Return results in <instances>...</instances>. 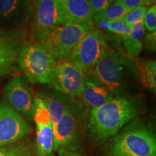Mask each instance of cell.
I'll use <instances>...</instances> for the list:
<instances>
[{"instance_id":"obj_1","label":"cell","mask_w":156,"mask_h":156,"mask_svg":"<svg viewBox=\"0 0 156 156\" xmlns=\"http://www.w3.org/2000/svg\"><path fill=\"white\" fill-rule=\"evenodd\" d=\"M142 103L136 99L116 97L90 109L86 129L91 144L101 145L116 135L124 126L142 114Z\"/></svg>"},{"instance_id":"obj_2","label":"cell","mask_w":156,"mask_h":156,"mask_svg":"<svg viewBox=\"0 0 156 156\" xmlns=\"http://www.w3.org/2000/svg\"><path fill=\"white\" fill-rule=\"evenodd\" d=\"M103 156H156V134L151 122L136 118L105 142Z\"/></svg>"},{"instance_id":"obj_3","label":"cell","mask_w":156,"mask_h":156,"mask_svg":"<svg viewBox=\"0 0 156 156\" xmlns=\"http://www.w3.org/2000/svg\"><path fill=\"white\" fill-rule=\"evenodd\" d=\"M86 110L77 99L53 126V151H77L81 145Z\"/></svg>"},{"instance_id":"obj_4","label":"cell","mask_w":156,"mask_h":156,"mask_svg":"<svg viewBox=\"0 0 156 156\" xmlns=\"http://www.w3.org/2000/svg\"><path fill=\"white\" fill-rule=\"evenodd\" d=\"M124 62L123 51H114L108 47L90 75L87 76L104 85L115 97H124L127 85Z\"/></svg>"},{"instance_id":"obj_5","label":"cell","mask_w":156,"mask_h":156,"mask_svg":"<svg viewBox=\"0 0 156 156\" xmlns=\"http://www.w3.org/2000/svg\"><path fill=\"white\" fill-rule=\"evenodd\" d=\"M58 63L44 46L37 44H26L18 57V64L30 83L50 84L54 66Z\"/></svg>"},{"instance_id":"obj_6","label":"cell","mask_w":156,"mask_h":156,"mask_svg":"<svg viewBox=\"0 0 156 156\" xmlns=\"http://www.w3.org/2000/svg\"><path fill=\"white\" fill-rule=\"evenodd\" d=\"M91 28L76 23L59 25L50 30L37 44L44 46L58 62L66 61L76 45Z\"/></svg>"},{"instance_id":"obj_7","label":"cell","mask_w":156,"mask_h":156,"mask_svg":"<svg viewBox=\"0 0 156 156\" xmlns=\"http://www.w3.org/2000/svg\"><path fill=\"white\" fill-rule=\"evenodd\" d=\"M31 4L30 31L36 43L55 27L70 23L58 0H32Z\"/></svg>"},{"instance_id":"obj_8","label":"cell","mask_w":156,"mask_h":156,"mask_svg":"<svg viewBox=\"0 0 156 156\" xmlns=\"http://www.w3.org/2000/svg\"><path fill=\"white\" fill-rule=\"evenodd\" d=\"M108 48L106 39L100 31L91 28L72 51L66 61L89 75Z\"/></svg>"},{"instance_id":"obj_9","label":"cell","mask_w":156,"mask_h":156,"mask_svg":"<svg viewBox=\"0 0 156 156\" xmlns=\"http://www.w3.org/2000/svg\"><path fill=\"white\" fill-rule=\"evenodd\" d=\"M30 130V124L22 115L0 101V147L23 140Z\"/></svg>"},{"instance_id":"obj_10","label":"cell","mask_w":156,"mask_h":156,"mask_svg":"<svg viewBox=\"0 0 156 156\" xmlns=\"http://www.w3.org/2000/svg\"><path fill=\"white\" fill-rule=\"evenodd\" d=\"M84 77L83 72L74 64L67 61L59 62L52 70L50 84L57 92L70 97H80Z\"/></svg>"},{"instance_id":"obj_11","label":"cell","mask_w":156,"mask_h":156,"mask_svg":"<svg viewBox=\"0 0 156 156\" xmlns=\"http://www.w3.org/2000/svg\"><path fill=\"white\" fill-rule=\"evenodd\" d=\"M4 95L7 103L30 122L34 121L35 97L23 77L15 76L5 85Z\"/></svg>"},{"instance_id":"obj_12","label":"cell","mask_w":156,"mask_h":156,"mask_svg":"<svg viewBox=\"0 0 156 156\" xmlns=\"http://www.w3.org/2000/svg\"><path fill=\"white\" fill-rule=\"evenodd\" d=\"M36 125V147L38 156H48L53 152V126L47 107L44 103L36 105L34 114Z\"/></svg>"},{"instance_id":"obj_13","label":"cell","mask_w":156,"mask_h":156,"mask_svg":"<svg viewBox=\"0 0 156 156\" xmlns=\"http://www.w3.org/2000/svg\"><path fill=\"white\" fill-rule=\"evenodd\" d=\"M31 12L30 0H0V23L9 30L28 23Z\"/></svg>"},{"instance_id":"obj_14","label":"cell","mask_w":156,"mask_h":156,"mask_svg":"<svg viewBox=\"0 0 156 156\" xmlns=\"http://www.w3.org/2000/svg\"><path fill=\"white\" fill-rule=\"evenodd\" d=\"M80 97L83 99V104L90 109L98 108L116 98L104 85L87 75L84 77Z\"/></svg>"},{"instance_id":"obj_15","label":"cell","mask_w":156,"mask_h":156,"mask_svg":"<svg viewBox=\"0 0 156 156\" xmlns=\"http://www.w3.org/2000/svg\"><path fill=\"white\" fill-rule=\"evenodd\" d=\"M26 44V33L23 30H20L13 38L0 44V67L15 69L18 64L20 52Z\"/></svg>"},{"instance_id":"obj_16","label":"cell","mask_w":156,"mask_h":156,"mask_svg":"<svg viewBox=\"0 0 156 156\" xmlns=\"http://www.w3.org/2000/svg\"><path fill=\"white\" fill-rule=\"evenodd\" d=\"M70 23L85 24L92 27L93 13L88 0H58Z\"/></svg>"},{"instance_id":"obj_17","label":"cell","mask_w":156,"mask_h":156,"mask_svg":"<svg viewBox=\"0 0 156 156\" xmlns=\"http://www.w3.org/2000/svg\"><path fill=\"white\" fill-rule=\"evenodd\" d=\"M40 97L47 107L53 126L76 101V98L68 96L56 90Z\"/></svg>"},{"instance_id":"obj_18","label":"cell","mask_w":156,"mask_h":156,"mask_svg":"<svg viewBox=\"0 0 156 156\" xmlns=\"http://www.w3.org/2000/svg\"><path fill=\"white\" fill-rule=\"evenodd\" d=\"M136 77L140 83L153 93L156 90V62L155 60H134Z\"/></svg>"},{"instance_id":"obj_19","label":"cell","mask_w":156,"mask_h":156,"mask_svg":"<svg viewBox=\"0 0 156 156\" xmlns=\"http://www.w3.org/2000/svg\"><path fill=\"white\" fill-rule=\"evenodd\" d=\"M145 29L143 23L134 25L130 34L122 37L123 44L126 50V55L129 58H136L141 53L142 39L145 36Z\"/></svg>"},{"instance_id":"obj_20","label":"cell","mask_w":156,"mask_h":156,"mask_svg":"<svg viewBox=\"0 0 156 156\" xmlns=\"http://www.w3.org/2000/svg\"><path fill=\"white\" fill-rule=\"evenodd\" d=\"M0 156H38L36 143L21 140L9 145L0 147Z\"/></svg>"},{"instance_id":"obj_21","label":"cell","mask_w":156,"mask_h":156,"mask_svg":"<svg viewBox=\"0 0 156 156\" xmlns=\"http://www.w3.org/2000/svg\"><path fill=\"white\" fill-rule=\"evenodd\" d=\"M128 11L122 5L119 0H115L112 5H109L107 8L103 9L100 12L93 15V23L99 21L118 20H122Z\"/></svg>"},{"instance_id":"obj_22","label":"cell","mask_w":156,"mask_h":156,"mask_svg":"<svg viewBox=\"0 0 156 156\" xmlns=\"http://www.w3.org/2000/svg\"><path fill=\"white\" fill-rule=\"evenodd\" d=\"M99 28H103L107 31L118 35L121 37L127 36L131 32L132 28L129 27L123 20L108 21H99L96 23Z\"/></svg>"},{"instance_id":"obj_23","label":"cell","mask_w":156,"mask_h":156,"mask_svg":"<svg viewBox=\"0 0 156 156\" xmlns=\"http://www.w3.org/2000/svg\"><path fill=\"white\" fill-rule=\"evenodd\" d=\"M147 9V7L145 6H140L129 11L122 20L129 27L132 28L134 25L143 23L144 16Z\"/></svg>"},{"instance_id":"obj_24","label":"cell","mask_w":156,"mask_h":156,"mask_svg":"<svg viewBox=\"0 0 156 156\" xmlns=\"http://www.w3.org/2000/svg\"><path fill=\"white\" fill-rule=\"evenodd\" d=\"M143 25L148 32H155L156 30V5L151 6L146 11L143 19Z\"/></svg>"},{"instance_id":"obj_25","label":"cell","mask_w":156,"mask_h":156,"mask_svg":"<svg viewBox=\"0 0 156 156\" xmlns=\"http://www.w3.org/2000/svg\"><path fill=\"white\" fill-rule=\"evenodd\" d=\"M88 1L94 15L107 8L115 0H88Z\"/></svg>"},{"instance_id":"obj_26","label":"cell","mask_w":156,"mask_h":156,"mask_svg":"<svg viewBox=\"0 0 156 156\" xmlns=\"http://www.w3.org/2000/svg\"><path fill=\"white\" fill-rule=\"evenodd\" d=\"M119 1L128 12L140 6L147 7L151 5V2L149 0H119Z\"/></svg>"},{"instance_id":"obj_27","label":"cell","mask_w":156,"mask_h":156,"mask_svg":"<svg viewBox=\"0 0 156 156\" xmlns=\"http://www.w3.org/2000/svg\"><path fill=\"white\" fill-rule=\"evenodd\" d=\"M21 29H12L8 30L4 28H0V44L7 41L12 38H13L15 35L18 34Z\"/></svg>"},{"instance_id":"obj_28","label":"cell","mask_w":156,"mask_h":156,"mask_svg":"<svg viewBox=\"0 0 156 156\" xmlns=\"http://www.w3.org/2000/svg\"><path fill=\"white\" fill-rule=\"evenodd\" d=\"M155 41H156L155 32L148 33L147 35L145 36V48L155 51V46H156Z\"/></svg>"},{"instance_id":"obj_29","label":"cell","mask_w":156,"mask_h":156,"mask_svg":"<svg viewBox=\"0 0 156 156\" xmlns=\"http://www.w3.org/2000/svg\"><path fill=\"white\" fill-rule=\"evenodd\" d=\"M58 156H82L80 154H79L75 151H67V150L62 149L60 148L57 151Z\"/></svg>"},{"instance_id":"obj_30","label":"cell","mask_w":156,"mask_h":156,"mask_svg":"<svg viewBox=\"0 0 156 156\" xmlns=\"http://www.w3.org/2000/svg\"><path fill=\"white\" fill-rule=\"evenodd\" d=\"M13 69L9 67H0V81L5 76L9 75L11 72L13 71Z\"/></svg>"},{"instance_id":"obj_31","label":"cell","mask_w":156,"mask_h":156,"mask_svg":"<svg viewBox=\"0 0 156 156\" xmlns=\"http://www.w3.org/2000/svg\"><path fill=\"white\" fill-rule=\"evenodd\" d=\"M149 1L151 2V4H153V3L155 2V0H149Z\"/></svg>"},{"instance_id":"obj_32","label":"cell","mask_w":156,"mask_h":156,"mask_svg":"<svg viewBox=\"0 0 156 156\" xmlns=\"http://www.w3.org/2000/svg\"><path fill=\"white\" fill-rule=\"evenodd\" d=\"M48 156H55V155H54V154H52V153H51V154H50V155H48Z\"/></svg>"}]
</instances>
